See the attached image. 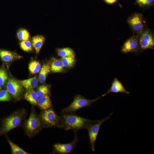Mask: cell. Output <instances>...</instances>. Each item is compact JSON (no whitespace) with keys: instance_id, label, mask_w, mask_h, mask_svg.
<instances>
[{"instance_id":"cell-1","label":"cell","mask_w":154,"mask_h":154,"mask_svg":"<svg viewBox=\"0 0 154 154\" xmlns=\"http://www.w3.org/2000/svg\"><path fill=\"white\" fill-rule=\"evenodd\" d=\"M60 117L62 128L65 130L77 131L82 129H87L95 121L82 117L75 114L62 113Z\"/></svg>"},{"instance_id":"cell-2","label":"cell","mask_w":154,"mask_h":154,"mask_svg":"<svg viewBox=\"0 0 154 154\" xmlns=\"http://www.w3.org/2000/svg\"><path fill=\"white\" fill-rule=\"evenodd\" d=\"M39 117L43 127H56L62 128L61 117L58 116L52 108H50L42 110Z\"/></svg>"},{"instance_id":"cell-3","label":"cell","mask_w":154,"mask_h":154,"mask_svg":"<svg viewBox=\"0 0 154 154\" xmlns=\"http://www.w3.org/2000/svg\"><path fill=\"white\" fill-rule=\"evenodd\" d=\"M25 112L21 110L14 112L3 121L0 135L6 133L18 126L21 123Z\"/></svg>"},{"instance_id":"cell-4","label":"cell","mask_w":154,"mask_h":154,"mask_svg":"<svg viewBox=\"0 0 154 154\" xmlns=\"http://www.w3.org/2000/svg\"><path fill=\"white\" fill-rule=\"evenodd\" d=\"M102 96L94 99H87L80 95L75 96L72 103L68 106L63 109V113L75 114L76 111L80 108L87 107H91L92 104L97 101Z\"/></svg>"},{"instance_id":"cell-5","label":"cell","mask_w":154,"mask_h":154,"mask_svg":"<svg viewBox=\"0 0 154 154\" xmlns=\"http://www.w3.org/2000/svg\"><path fill=\"white\" fill-rule=\"evenodd\" d=\"M39 117L32 110L28 119L25 124V129L27 135L31 137L38 133L43 127Z\"/></svg>"},{"instance_id":"cell-6","label":"cell","mask_w":154,"mask_h":154,"mask_svg":"<svg viewBox=\"0 0 154 154\" xmlns=\"http://www.w3.org/2000/svg\"><path fill=\"white\" fill-rule=\"evenodd\" d=\"M113 113V112H111L108 116L101 120H95L87 129L90 146L93 152L95 151V144L101 125L105 121L110 118Z\"/></svg>"},{"instance_id":"cell-7","label":"cell","mask_w":154,"mask_h":154,"mask_svg":"<svg viewBox=\"0 0 154 154\" xmlns=\"http://www.w3.org/2000/svg\"><path fill=\"white\" fill-rule=\"evenodd\" d=\"M139 48L138 52L154 49V37L153 34L148 30H143L138 36Z\"/></svg>"},{"instance_id":"cell-8","label":"cell","mask_w":154,"mask_h":154,"mask_svg":"<svg viewBox=\"0 0 154 154\" xmlns=\"http://www.w3.org/2000/svg\"><path fill=\"white\" fill-rule=\"evenodd\" d=\"M127 22L131 28L135 32L140 33L143 30L145 21L141 14H134L129 18Z\"/></svg>"},{"instance_id":"cell-9","label":"cell","mask_w":154,"mask_h":154,"mask_svg":"<svg viewBox=\"0 0 154 154\" xmlns=\"http://www.w3.org/2000/svg\"><path fill=\"white\" fill-rule=\"evenodd\" d=\"M74 140L71 142L66 144L57 143L54 145V149L55 151L60 154H68L71 152L75 147L78 142L79 139L76 132Z\"/></svg>"},{"instance_id":"cell-10","label":"cell","mask_w":154,"mask_h":154,"mask_svg":"<svg viewBox=\"0 0 154 154\" xmlns=\"http://www.w3.org/2000/svg\"><path fill=\"white\" fill-rule=\"evenodd\" d=\"M6 88L7 91L15 98H19L23 91V86L20 82L13 78L9 79Z\"/></svg>"},{"instance_id":"cell-11","label":"cell","mask_w":154,"mask_h":154,"mask_svg":"<svg viewBox=\"0 0 154 154\" xmlns=\"http://www.w3.org/2000/svg\"><path fill=\"white\" fill-rule=\"evenodd\" d=\"M139 48L138 36L133 35L124 43L121 48V52L124 54L133 52L136 54L138 52Z\"/></svg>"},{"instance_id":"cell-12","label":"cell","mask_w":154,"mask_h":154,"mask_svg":"<svg viewBox=\"0 0 154 154\" xmlns=\"http://www.w3.org/2000/svg\"><path fill=\"white\" fill-rule=\"evenodd\" d=\"M110 93H124L129 94L130 92L124 87L121 82L116 78H115L112 83L111 86L106 93L102 95V97Z\"/></svg>"},{"instance_id":"cell-13","label":"cell","mask_w":154,"mask_h":154,"mask_svg":"<svg viewBox=\"0 0 154 154\" xmlns=\"http://www.w3.org/2000/svg\"><path fill=\"white\" fill-rule=\"evenodd\" d=\"M0 58L3 61L10 62L21 58L22 56L15 52L0 48Z\"/></svg>"},{"instance_id":"cell-14","label":"cell","mask_w":154,"mask_h":154,"mask_svg":"<svg viewBox=\"0 0 154 154\" xmlns=\"http://www.w3.org/2000/svg\"><path fill=\"white\" fill-rule=\"evenodd\" d=\"M44 40L45 38L42 35H36L32 38V45L35 49L37 54H38L39 52Z\"/></svg>"},{"instance_id":"cell-15","label":"cell","mask_w":154,"mask_h":154,"mask_svg":"<svg viewBox=\"0 0 154 154\" xmlns=\"http://www.w3.org/2000/svg\"><path fill=\"white\" fill-rule=\"evenodd\" d=\"M23 86L27 90L33 89L38 85V80L36 76L20 81Z\"/></svg>"},{"instance_id":"cell-16","label":"cell","mask_w":154,"mask_h":154,"mask_svg":"<svg viewBox=\"0 0 154 154\" xmlns=\"http://www.w3.org/2000/svg\"><path fill=\"white\" fill-rule=\"evenodd\" d=\"M25 98L31 104L37 105L39 97L33 89L27 90L24 95Z\"/></svg>"},{"instance_id":"cell-17","label":"cell","mask_w":154,"mask_h":154,"mask_svg":"<svg viewBox=\"0 0 154 154\" xmlns=\"http://www.w3.org/2000/svg\"><path fill=\"white\" fill-rule=\"evenodd\" d=\"M64 67L61 60L54 58L51 64L50 70L53 72H61L63 71Z\"/></svg>"},{"instance_id":"cell-18","label":"cell","mask_w":154,"mask_h":154,"mask_svg":"<svg viewBox=\"0 0 154 154\" xmlns=\"http://www.w3.org/2000/svg\"><path fill=\"white\" fill-rule=\"evenodd\" d=\"M37 105L42 110L50 108L51 106V103L49 95L39 98Z\"/></svg>"},{"instance_id":"cell-19","label":"cell","mask_w":154,"mask_h":154,"mask_svg":"<svg viewBox=\"0 0 154 154\" xmlns=\"http://www.w3.org/2000/svg\"><path fill=\"white\" fill-rule=\"evenodd\" d=\"M50 71V66L47 64H43L40 70L38 76V80L40 83H42L45 82L47 75Z\"/></svg>"},{"instance_id":"cell-20","label":"cell","mask_w":154,"mask_h":154,"mask_svg":"<svg viewBox=\"0 0 154 154\" xmlns=\"http://www.w3.org/2000/svg\"><path fill=\"white\" fill-rule=\"evenodd\" d=\"M58 54L62 57H75V54L73 50L69 48H64L57 50Z\"/></svg>"},{"instance_id":"cell-21","label":"cell","mask_w":154,"mask_h":154,"mask_svg":"<svg viewBox=\"0 0 154 154\" xmlns=\"http://www.w3.org/2000/svg\"><path fill=\"white\" fill-rule=\"evenodd\" d=\"M50 92L49 86L43 85L40 86L37 88L36 92L38 97L40 98L48 95Z\"/></svg>"},{"instance_id":"cell-22","label":"cell","mask_w":154,"mask_h":154,"mask_svg":"<svg viewBox=\"0 0 154 154\" xmlns=\"http://www.w3.org/2000/svg\"><path fill=\"white\" fill-rule=\"evenodd\" d=\"M8 141L10 146L12 153L13 154H28L27 152L17 145L12 142L9 139Z\"/></svg>"},{"instance_id":"cell-23","label":"cell","mask_w":154,"mask_h":154,"mask_svg":"<svg viewBox=\"0 0 154 154\" xmlns=\"http://www.w3.org/2000/svg\"><path fill=\"white\" fill-rule=\"evenodd\" d=\"M41 68L39 62L36 60L31 61L29 65V69L32 74H35L39 72Z\"/></svg>"},{"instance_id":"cell-24","label":"cell","mask_w":154,"mask_h":154,"mask_svg":"<svg viewBox=\"0 0 154 154\" xmlns=\"http://www.w3.org/2000/svg\"><path fill=\"white\" fill-rule=\"evenodd\" d=\"M18 39L21 40H28L29 38V34L26 29L21 28L19 29L17 33Z\"/></svg>"},{"instance_id":"cell-25","label":"cell","mask_w":154,"mask_h":154,"mask_svg":"<svg viewBox=\"0 0 154 154\" xmlns=\"http://www.w3.org/2000/svg\"><path fill=\"white\" fill-rule=\"evenodd\" d=\"M19 45L21 48L25 51L29 52L33 50L32 44L28 40L21 41Z\"/></svg>"},{"instance_id":"cell-26","label":"cell","mask_w":154,"mask_h":154,"mask_svg":"<svg viewBox=\"0 0 154 154\" xmlns=\"http://www.w3.org/2000/svg\"><path fill=\"white\" fill-rule=\"evenodd\" d=\"M61 60L64 66L68 67L73 66L75 61V57H62Z\"/></svg>"},{"instance_id":"cell-27","label":"cell","mask_w":154,"mask_h":154,"mask_svg":"<svg viewBox=\"0 0 154 154\" xmlns=\"http://www.w3.org/2000/svg\"><path fill=\"white\" fill-rule=\"evenodd\" d=\"M8 74L5 70L0 68V86L4 85L8 79Z\"/></svg>"},{"instance_id":"cell-28","label":"cell","mask_w":154,"mask_h":154,"mask_svg":"<svg viewBox=\"0 0 154 154\" xmlns=\"http://www.w3.org/2000/svg\"><path fill=\"white\" fill-rule=\"evenodd\" d=\"M11 99L10 94L7 90H0V101H8Z\"/></svg>"},{"instance_id":"cell-29","label":"cell","mask_w":154,"mask_h":154,"mask_svg":"<svg viewBox=\"0 0 154 154\" xmlns=\"http://www.w3.org/2000/svg\"><path fill=\"white\" fill-rule=\"evenodd\" d=\"M137 3L141 6H149L151 5L153 0H136Z\"/></svg>"},{"instance_id":"cell-30","label":"cell","mask_w":154,"mask_h":154,"mask_svg":"<svg viewBox=\"0 0 154 154\" xmlns=\"http://www.w3.org/2000/svg\"><path fill=\"white\" fill-rule=\"evenodd\" d=\"M105 1L109 4H112L116 2L117 0H104Z\"/></svg>"},{"instance_id":"cell-31","label":"cell","mask_w":154,"mask_h":154,"mask_svg":"<svg viewBox=\"0 0 154 154\" xmlns=\"http://www.w3.org/2000/svg\"><path fill=\"white\" fill-rule=\"evenodd\" d=\"M1 86H0V90L1 89Z\"/></svg>"}]
</instances>
